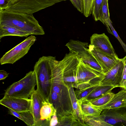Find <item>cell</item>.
<instances>
[{"label": "cell", "instance_id": "1", "mask_svg": "<svg viewBox=\"0 0 126 126\" xmlns=\"http://www.w3.org/2000/svg\"><path fill=\"white\" fill-rule=\"evenodd\" d=\"M0 25L15 27L30 35L45 34L43 28L32 14L0 10Z\"/></svg>", "mask_w": 126, "mask_h": 126}, {"label": "cell", "instance_id": "2", "mask_svg": "<svg viewBox=\"0 0 126 126\" xmlns=\"http://www.w3.org/2000/svg\"><path fill=\"white\" fill-rule=\"evenodd\" d=\"M56 57L43 56L35 63L34 67L36 77L37 89L48 102L51 91L52 69Z\"/></svg>", "mask_w": 126, "mask_h": 126}, {"label": "cell", "instance_id": "3", "mask_svg": "<svg viewBox=\"0 0 126 126\" xmlns=\"http://www.w3.org/2000/svg\"><path fill=\"white\" fill-rule=\"evenodd\" d=\"M37 84L34 71H30L19 81L14 82L6 90L4 97L30 98Z\"/></svg>", "mask_w": 126, "mask_h": 126}, {"label": "cell", "instance_id": "4", "mask_svg": "<svg viewBox=\"0 0 126 126\" xmlns=\"http://www.w3.org/2000/svg\"><path fill=\"white\" fill-rule=\"evenodd\" d=\"M104 75L85 63L80 59L76 73V81L73 86L78 89H81L99 85Z\"/></svg>", "mask_w": 126, "mask_h": 126}, {"label": "cell", "instance_id": "5", "mask_svg": "<svg viewBox=\"0 0 126 126\" xmlns=\"http://www.w3.org/2000/svg\"><path fill=\"white\" fill-rule=\"evenodd\" d=\"M57 3V2L54 0H16L12 3H9L3 10L33 14Z\"/></svg>", "mask_w": 126, "mask_h": 126}, {"label": "cell", "instance_id": "6", "mask_svg": "<svg viewBox=\"0 0 126 126\" xmlns=\"http://www.w3.org/2000/svg\"><path fill=\"white\" fill-rule=\"evenodd\" d=\"M36 40V37L33 35L28 37L3 56L0 60V64H14L28 53Z\"/></svg>", "mask_w": 126, "mask_h": 126}, {"label": "cell", "instance_id": "7", "mask_svg": "<svg viewBox=\"0 0 126 126\" xmlns=\"http://www.w3.org/2000/svg\"><path fill=\"white\" fill-rule=\"evenodd\" d=\"M92 117L111 126H126V107L103 109L98 116Z\"/></svg>", "mask_w": 126, "mask_h": 126}, {"label": "cell", "instance_id": "8", "mask_svg": "<svg viewBox=\"0 0 126 126\" xmlns=\"http://www.w3.org/2000/svg\"><path fill=\"white\" fill-rule=\"evenodd\" d=\"M125 57L106 72L99 83V85H110L119 87L125 65Z\"/></svg>", "mask_w": 126, "mask_h": 126}, {"label": "cell", "instance_id": "9", "mask_svg": "<svg viewBox=\"0 0 126 126\" xmlns=\"http://www.w3.org/2000/svg\"><path fill=\"white\" fill-rule=\"evenodd\" d=\"M0 104L19 113L32 111V102L30 98L4 96L0 100Z\"/></svg>", "mask_w": 126, "mask_h": 126}, {"label": "cell", "instance_id": "10", "mask_svg": "<svg viewBox=\"0 0 126 126\" xmlns=\"http://www.w3.org/2000/svg\"><path fill=\"white\" fill-rule=\"evenodd\" d=\"M90 45L102 53L114 58H118L109 38L103 33H94L90 37Z\"/></svg>", "mask_w": 126, "mask_h": 126}, {"label": "cell", "instance_id": "11", "mask_svg": "<svg viewBox=\"0 0 126 126\" xmlns=\"http://www.w3.org/2000/svg\"><path fill=\"white\" fill-rule=\"evenodd\" d=\"M88 48L89 50L101 65L105 73L116 64L121 59L104 54L90 44L89 45Z\"/></svg>", "mask_w": 126, "mask_h": 126}, {"label": "cell", "instance_id": "12", "mask_svg": "<svg viewBox=\"0 0 126 126\" xmlns=\"http://www.w3.org/2000/svg\"><path fill=\"white\" fill-rule=\"evenodd\" d=\"M30 98L32 101L31 112L34 118L35 126H42L43 123L40 119V111L43 102L46 100L37 89L33 91Z\"/></svg>", "mask_w": 126, "mask_h": 126}, {"label": "cell", "instance_id": "13", "mask_svg": "<svg viewBox=\"0 0 126 126\" xmlns=\"http://www.w3.org/2000/svg\"><path fill=\"white\" fill-rule=\"evenodd\" d=\"M126 107V90L123 89L116 94L107 104L98 108L102 110Z\"/></svg>", "mask_w": 126, "mask_h": 126}, {"label": "cell", "instance_id": "14", "mask_svg": "<svg viewBox=\"0 0 126 126\" xmlns=\"http://www.w3.org/2000/svg\"><path fill=\"white\" fill-rule=\"evenodd\" d=\"M65 46L69 49L70 52L77 53L79 58L84 56L89 52L88 43L86 42L71 40Z\"/></svg>", "mask_w": 126, "mask_h": 126}, {"label": "cell", "instance_id": "15", "mask_svg": "<svg viewBox=\"0 0 126 126\" xmlns=\"http://www.w3.org/2000/svg\"><path fill=\"white\" fill-rule=\"evenodd\" d=\"M56 112V110L52 103L46 100L43 101L40 111L42 126H49L51 118Z\"/></svg>", "mask_w": 126, "mask_h": 126}, {"label": "cell", "instance_id": "16", "mask_svg": "<svg viewBox=\"0 0 126 126\" xmlns=\"http://www.w3.org/2000/svg\"><path fill=\"white\" fill-rule=\"evenodd\" d=\"M78 101L84 117L85 116H98L102 110L94 106L87 99H83Z\"/></svg>", "mask_w": 126, "mask_h": 126}, {"label": "cell", "instance_id": "17", "mask_svg": "<svg viewBox=\"0 0 126 126\" xmlns=\"http://www.w3.org/2000/svg\"><path fill=\"white\" fill-rule=\"evenodd\" d=\"M67 85L73 109V113L78 121L84 124H86L84 122V116L80 105L75 95L72 84H69Z\"/></svg>", "mask_w": 126, "mask_h": 126}, {"label": "cell", "instance_id": "18", "mask_svg": "<svg viewBox=\"0 0 126 126\" xmlns=\"http://www.w3.org/2000/svg\"><path fill=\"white\" fill-rule=\"evenodd\" d=\"M30 35L28 33L16 28L7 25H0V39L9 36L27 37Z\"/></svg>", "mask_w": 126, "mask_h": 126}, {"label": "cell", "instance_id": "19", "mask_svg": "<svg viewBox=\"0 0 126 126\" xmlns=\"http://www.w3.org/2000/svg\"><path fill=\"white\" fill-rule=\"evenodd\" d=\"M115 88L112 86L99 85L91 93L83 99L90 100L96 98L111 92L112 90Z\"/></svg>", "mask_w": 126, "mask_h": 126}, {"label": "cell", "instance_id": "20", "mask_svg": "<svg viewBox=\"0 0 126 126\" xmlns=\"http://www.w3.org/2000/svg\"><path fill=\"white\" fill-rule=\"evenodd\" d=\"M114 94L111 92L89 100L92 105L98 108L107 104L113 97Z\"/></svg>", "mask_w": 126, "mask_h": 126}, {"label": "cell", "instance_id": "21", "mask_svg": "<svg viewBox=\"0 0 126 126\" xmlns=\"http://www.w3.org/2000/svg\"><path fill=\"white\" fill-rule=\"evenodd\" d=\"M58 117V123L57 126H73L77 120L76 117L72 112Z\"/></svg>", "mask_w": 126, "mask_h": 126}, {"label": "cell", "instance_id": "22", "mask_svg": "<svg viewBox=\"0 0 126 126\" xmlns=\"http://www.w3.org/2000/svg\"><path fill=\"white\" fill-rule=\"evenodd\" d=\"M91 55L86 57L80 59L84 63L88 64L98 72L105 74V73L102 67L91 52Z\"/></svg>", "mask_w": 126, "mask_h": 126}, {"label": "cell", "instance_id": "23", "mask_svg": "<svg viewBox=\"0 0 126 126\" xmlns=\"http://www.w3.org/2000/svg\"><path fill=\"white\" fill-rule=\"evenodd\" d=\"M108 2V0H103L99 19L106 26L108 25V21L110 18Z\"/></svg>", "mask_w": 126, "mask_h": 126}, {"label": "cell", "instance_id": "24", "mask_svg": "<svg viewBox=\"0 0 126 126\" xmlns=\"http://www.w3.org/2000/svg\"><path fill=\"white\" fill-rule=\"evenodd\" d=\"M99 85H95L90 86L81 89H78L75 91L76 97L78 100L82 99L89 95Z\"/></svg>", "mask_w": 126, "mask_h": 126}, {"label": "cell", "instance_id": "25", "mask_svg": "<svg viewBox=\"0 0 126 126\" xmlns=\"http://www.w3.org/2000/svg\"><path fill=\"white\" fill-rule=\"evenodd\" d=\"M103 0H94L92 14L95 21L99 20L101 8Z\"/></svg>", "mask_w": 126, "mask_h": 126}, {"label": "cell", "instance_id": "26", "mask_svg": "<svg viewBox=\"0 0 126 126\" xmlns=\"http://www.w3.org/2000/svg\"><path fill=\"white\" fill-rule=\"evenodd\" d=\"M84 121L87 126H111L106 122L96 119L91 116L84 117Z\"/></svg>", "mask_w": 126, "mask_h": 126}, {"label": "cell", "instance_id": "27", "mask_svg": "<svg viewBox=\"0 0 126 126\" xmlns=\"http://www.w3.org/2000/svg\"><path fill=\"white\" fill-rule=\"evenodd\" d=\"M83 7V14L86 17L92 14V10L94 0H80Z\"/></svg>", "mask_w": 126, "mask_h": 126}, {"label": "cell", "instance_id": "28", "mask_svg": "<svg viewBox=\"0 0 126 126\" xmlns=\"http://www.w3.org/2000/svg\"><path fill=\"white\" fill-rule=\"evenodd\" d=\"M23 120V121L28 126H35V122L33 116L30 111L20 113Z\"/></svg>", "mask_w": 126, "mask_h": 126}, {"label": "cell", "instance_id": "29", "mask_svg": "<svg viewBox=\"0 0 126 126\" xmlns=\"http://www.w3.org/2000/svg\"><path fill=\"white\" fill-rule=\"evenodd\" d=\"M108 23L112 32L113 35L118 40L126 53V44L121 39L117 32L113 28L112 25V22L110 18L108 19Z\"/></svg>", "mask_w": 126, "mask_h": 126}, {"label": "cell", "instance_id": "30", "mask_svg": "<svg viewBox=\"0 0 126 126\" xmlns=\"http://www.w3.org/2000/svg\"><path fill=\"white\" fill-rule=\"evenodd\" d=\"M125 58V65L119 87L126 90V56Z\"/></svg>", "mask_w": 126, "mask_h": 126}, {"label": "cell", "instance_id": "31", "mask_svg": "<svg viewBox=\"0 0 126 126\" xmlns=\"http://www.w3.org/2000/svg\"><path fill=\"white\" fill-rule=\"evenodd\" d=\"M74 6L81 13L83 14V7L80 0H69Z\"/></svg>", "mask_w": 126, "mask_h": 126}, {"label": "cell", "instance_id": "32", "mask_svg": "<svg viewBox=\"0 0 126 126\" xmlns=\"http://www.w3.org/2000/svg\"><path fill=\"white\" fill-rule=\"evenodd\" d=\"M58 123V117L56 112L51 117L49 122V126H57Z\"/></svg>", "mask_w": 126, "mask_h": 126}, {"label": "cell", "instance_id": "33", "mask_svg": "<svg viewBox=\"0 0 126 126\" xmlns=\"http://www.w3.org/2000/svg\"><path fill=\"white\" fill-rule=\"evenodd\" d=\"M8 109L9 110L8 113L9 114L16 117L23 121V118L20 113L16 111L9 108H8Z\"/></svg>", "mask_w": 126, "mask_h": 126}, {"label": "cell", "instance_id": "34", "mask_svg": "<svg viewBox=\"0 0 126 126\" xmlns=\"http://www.w3.org/2000/svg\"><path fill=\"white\" fill-rule=\"evenodd\" d=\"M9 73L4 70H0V80L5 79L8 76Z\"/></svg>", "mask_w": 126, "mask_h": 126}, {"label": "cell", "instance_id": "35", "mask_svg": "<svg viewBox=\"0 0 126 126\" xmlns=\"http://www.w3.org/2000/svg\"><path fill=\"white\" fill-rule=\"evenodd\" d=\"M9 2V3H12L16 1V0H7Z\"/></svg>", "mask_w": 126, "mask_h": 126}]
</instances>
